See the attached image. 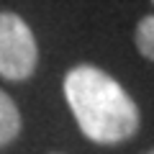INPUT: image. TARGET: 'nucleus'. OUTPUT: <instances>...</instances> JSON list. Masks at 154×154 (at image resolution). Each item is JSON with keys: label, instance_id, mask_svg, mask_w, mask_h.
Masks as SVG:
<instances>
[{"label": "nucleus", "instance_id": "obj_1", "mask_svg": "<svg viewBox=\"0 0 154 154\" xmlns=\"http://www.w3.org/2000/svg\"><path fill=\"white\" fill-rule=\"evenodd\" d=\"M64 95L77 126L95 144L126 141L139 128V108L110 75L90 64L67 72Z\"/></svg>", "mask_w": 154, "mask_h": 154}, {"label": "nucleus", "instance_id": "obj_2", "mask_svg": "<svg viewBox=\"0 0 154 154\" xmlns=\"http://www.w3.org/2000/svg\"><path fill=\"white\" fill-rule=\"evenodd\" d=\"M38 62V46L28 23L16 13H0V75L5 80H26Z\"/></svg>", "mask_w": 154, "mask_h": 154}, {"label": "nucleus", "instance_id": "obj_3", "mask_svg": "<svg viewBox=\"0 0 154 154\" xmlns=\"http://www.w3.org/2000/svg\"><path fill=\"white\" fill-rule=\"evenodd\" d=\"M21 134V113L8 93L0 90V149L8 146Z\"/></svg>", "mask_w": 154, "mask_h": 154}, {"label": "nucleus", "instance_id": "obj_4", "mask_svg": "<svg viewBox=\"0 0 154 154\" xmlns=\"http://www.w3.org/2000/svg\"><path fill=\"white\" fill-rule=\"evenodd\" d=\"M136 46L146 59L154 62V16H146L136 26Z\"/></svg>", "mask_w": 154, "mask_h": 154}, {"label": "nucleus", "instance_id": "obj_5", "mask_svg": "<svg viewBox=\"0 0 154 154\" xmlns=\"http://www.w3.org/2000/svg\"><path fill=\"white\" fill-rule=\"evenodd\" d=\"M149 154H154V149H152V152H149Z\"/></svg>", "mask_w": 154, "mask_h": 154}, {"label": "nucleus", "instance_id": "obj_6", "mask_svg": "<svg viewBox=\"0 0 154 154\" xmlns=\"http://www.w3.org/2000/svg\"><path fill=\"white\" fill-rule=\"evenodd\" d=\"M152 3H154V0H152Z\"/></svg>", "mask_w": 154, "mask_h": 154}]
</instances>
